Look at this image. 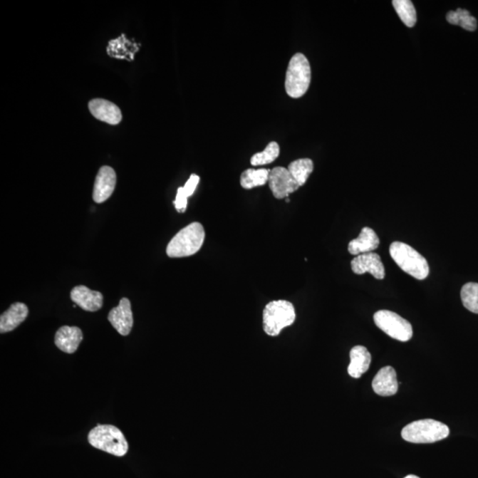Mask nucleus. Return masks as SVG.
<instances>
[{"label": "nucleus", "instance_id": "obj_1", "mask_svg": "<svg viewBox=\"0 0 478 478\" xmlns=\"http://www.w3.org/2000/svg\"><path fill=\"white\" fill-rule=\"evenodd\" d=\"M205 229L199 222H192L182 229L167 246V254L170 258L192 256L198 253L205 241Z\"/></svg>", "mask_w": 478, "mask_h": 478}, {"label": "nucleus", "instance_id": "obj_2", "mask_svg": "<svg viewBox=\"0 0 478 478\" xmlns=\"http://www.w3.org/2000/svg\"><path fill=\"white\" fill-rule=\"evenodd\" d=\"M390 254L396 264L417 280L425 279L430 274L426 259L413 247L402 242H393L390 246Z\"/></svg>", "mask_w": 478, "mask_h": 478}, {"label": "nucleus", "instance_id": "obj_3", "mask_svg": "<svg viewBox=\"0 0 478 478\" xmlns=\"http://www.w3.org/2000/svg\"><path fill=\"white\" fill-rule=\"evenodd\" d=\"M311 83V67L304 54L295 53L288 65L286 90L288 96L298 98L304 96Z\"/></svg>", "mask_w": 478, "mask_h": 478}, {"label": "nucleus", "instance_id": "obj_4", "mask_svg": "<svg viewBox=\"0 0 478 478\" xmlns=\"http://www.w3.org/2000/svg\"><path fill=\"white\" fill-rule=\"evenodd\" d=\"M88 441L90 446L118 457H123L129 450L125 437L114 425H98L89 432Z\"/></svg>", "mask_w": 478, "mask_h": 478}, {"label": "nucleus", "instance_id": "obj_5", "mask_svg": "<svg viewBox=\"0 0 478 478\" xmlns=\"http://www.w3.org/2000/svg\"><path fill=\"white\" fill-rule=\"evenodd\" d=\"M449 433L450 430L444 423L432 419H425L407 425L401 432V436L407 442L429 444L446 439Z\"/></svg>", "mask_w": 478, "mask_h": 478}, {"label": "nucleus", "instance_id": "obj_6", "mask_svg": "<svg viewBox=\"0 0 478 478\" xmlns=\"http://www.w3.org/2000/svg\"><path fill=\"white\" fill-rule=\"evenodd\" d=\"M296 320L294 306L290 301H274L264 310V330L270 337H276L284 328L289 327Z\"/></svg>", "mask_w": 478, "mask_h": 478}, {"label": "nucleus", "instance_id": "obj_7", "mask_svg": "<svg viewBox=\"0 0 478 478\" xmlns=\"http://www.w3.org/2000/svg\"><path fill=\"white\" fill-rule=\"evenodd\" d=\"M374 322L379 329L396 341L407 342L413 337L410 323L389 310H380L375 313Z\"/></svg>", "mask_w": 478, "mask_h": 478}, {"label": "nucleus", "instance_id": "obj_8", "mask_svg": "<svg viewBox=\"0 0 478 478\" xmlns=\"http://www.w3.org/2000/svg\"><path fill=\"white\" fill-rule=\"evenodd\" d=\"M269 189L277 199H287L288 197L301 187L291 176L286 167H276L270 170L269 177Z\"/></svg>", "mask_w": 478, "mask_h": 478}, {"label": "nucleus", "instance_id": "obj_9", "mask_svg": "<svg viewBox=\"0 0 478 478\" xmlns=\"http://www.w3.org/2000/svg\"><path fill=\"white\" fill-rule=\"evenodd\" d=\"M108 321L112 326L122 336L130 333L133 327V313L129 298L120 299L119 306L113 308L109 313Z\"/></svg>", "mask_w": 478, "mask_h": 478}, {"label": "nucleus", "instance_id": "obj_10", "mask_svg": "<svg viewBox=\"0 0 478 478\" xmlns=\"http://www.w3.org/2000/svg\"><path fill=\"white\" fill-rule=\"evenodd\" d=\"M353 272L356 275L370 273L375 279L382 280L385 276V269L380 256L375 253L360 254L351 261Z\"/></svg>", "mask_w": 478, "mask_h": 478}, {"label": "nucleus", "instance_id": "obj_11", "mask_svg": "<svg viewBox=\"0 0 478 478\" xmlns=\"http://www.w3.org/2000/svg\"><path fill=\"white\" fill-rule=\"evenodd\" d=\"M116 185V174L111 167H101L95 180L93 189L94 202L98 204L107 202L114 192Z\"/></svg>", "mask_w": 478, "mask_h": 478}, {"label": "nucleus", "instance_id": "obj_12", "mask_svg": "<svg viewBox=\"0 0 478 478\" xmlns=\"http://www.w3.org/2000/svg\"><path fill=\"white\" fill-rule=\"evenodd\" d=\"M89 110L95 118L111 125H118L123 119L122 112L118 105L103 98L90 100Z\"/></svg>", "mask_w": 478, "mask_h": 478}, {"label": "nucleus", "instance_id": "obj_13", "mask_svg": "<svg viewBox=\"0 0 478 478\" xmlns=\"http://www.w3.org/2000/svg\"><path fill=\"white\" fill-rule=\"evenodd\" d=\"M71 297L76 305L85 311L96 312L103 306V295L100 291H91L86 286L73 288Z\"/></svg>", "mask_w": 478, "mask_h": 478}, {"label": "nucleus", "instance_id": "obj_14", "mask_svg": "<svg viewBox=\"0 0 478 478\" xmlns=\"http://www.w3.org/2000/svg\"><path fill=\"white\" fill-rule=\"evenodd\" d=\"M372 388L378 395L393 396L398 392V381L395 370L393 367L382 368L372 382Z\"/></svg>", "mask_w": 478, "mask_h": 478}, {"label": "nucleus", "instance_id": "obj_15", "mask_svg": "<svg viewBox=\"0 0 478 478\" xmlns=\"http://www.w3.org/2000/svg\"><path fill=\"white\" fill-rule=\"evenodd\" d=\"M83 341V332L78 327L63 326L56 332V345L66 353H74Z\"/></svg>", "mask_w": 478, "mask_h": 478}, {"label": "nucleus", "instance_id": "obj_16", "mask_svg": "<svg viewBox=\"0 0 478 478\" xmlns=\"http://www.w3.org/2000/svg\"><path fill=\"white\" fill-rule=\"evenodd\" d=\"M28 315V308L26 305L21 302L14 303L0 317V332L6 333L16 329L26 320Z\"/></svg>", "mask_w": 478, "mask_h": 478}, {"label": "nucleus", "instance_id": "obj_17", "mask_svg": "<svg viewBox=\"0 0 478 478\" xmlns=\"http://www.w3.org/2000/svg\"><path fill=\"white\" fill-rule=\"evenodd\" d=\"M379 240L377 233L373 229L364 227L361 229L358 238L353 239L348 244L350 254L358 256L360 254L371 253L379 246Z\"/></svg>", "mask_w": 478, "mask_h": 478}, {"label": "nucleus", "instance_id": "obj_18", "mask_svg": "<svg viewBox=\"0 0 478 478\" xmlns=\"http://www.w3.org/2000/svg\"><path fill=\"white\" fill-rule=\"evenodd\" d=\"M348 374L353 378H360L367 372L371 363V355L363 345H356L350 352Z\"/></svg>", "mask_w": 478, "mask_h": 478}, {"label": "nucleus", "instance_id": "obj_19", "mask_svg": "<svg viewBox=\"0 0 478 478\" xmlns=\"http://www.w3.org/2000/svg\"><path fill=\"white\" fill-rule=\"evenodd\" d=\"M137 50V46H133V43L124 35L109 42V46L108 47L109 56L130 61L133 60L134 54Z\"/></svg>", "mask_w": 478, "mask_h": 478}, {"label": "nucleus", "instance_id": "obj_20", "mask_svg": "<svg viewBox=\"0 0 478 478\" xmlns=\"http://www.w3.org/2000/svg\"><path fill=\"white\" fill-rule=\"evenodd\" d=\"M269 170L248 169L241 175L240 185L244 189H246L264 186L269 182Z\"/></svg>", "mask_w": 478, "mask_h": 478}, {"label": "nucleus", "instance_id": "obj_21", "mask_svg": "<svg viewBox=\"0 0 478 478\" xmlns=\"http://www.w3.org/2000/svg\"><path fill=\"white\" fill-rule=\"evenodd\" d=\"M291 176L299 186H303L308 181L313 170V162L310 159H298L291 162L287 167Z\"/></svg>", "mask_w": 478, "mask_h": 478}, {"label": "nucleus", "instance_id": "obj_22", "mask_svg": "<svg viewBox=\"0 0 478 478\" xmlns=\"http://www.w3.org/2000/svg\"><path fill=\"white\" fill-rule=\"evenodd\" d=\"M393 6L402 23L408 28H413L417 21V10L413 2L410 0H393Z\"/></svg>", "mask_w": 478, "mask_h": 478}, {"label": "nucleus", "instance_id": "obj_23", "mask_svg": "<svg viewBox=\"0 0 478 478\" xmlns=\"http://www.w3.org/2000/svg\"><path fill=\"white\" fill-rule=\"evenodd\" d=\"M447 21L452 25H459L468 31H475L477 28V21L468 10L459 9L450 11L447 14Z\"/></svg>", "mask_w": 478, "mask_h": 478}, {"label": "nucleus", "instance_id": "obj_24", "mask_svg": "<svg viewBox=\"0 0 478 478\" xmlns=\"http://www.w3.org/2000/svg\"><path fill=\"white\" fill-rule=\"evenodd\" d=\"M280 155L279 145L273 141L266 147L264 151L255 153L251 158V166H264L272 163L279 158Z\"/></svg>", "mask_w": 478, "mask_h": 478}, {"label": "nucleus", "instance_id": "obj_25", "mask_svg": "<svg viewBox=\"0 0 478 478\" xmlns=\"http://www.w3.org/2000/svg\"><path fill=\"white\" fill-rule=\"evenodd\" d=\"M461 298L463 306L469 311L478 313V284L468 283L462 288Z\"/></svg>", "mask_w": 478, "mask_h": 478}, {"label": "nucleus", "instance_id": "obj_26", "mask_svg": "<svg viewBox=\"0 0 478 478\" xmlns=\"http://www.w3.org/2000/svg\"><path fill=\"white\" fill-rule=\"evenodd\" d=\"M187 200L188 197L186 196L184 192V188H178L176 200L174 202L175 207H176L177 212H180V213H184V212H185L186 207H187Z\"/></svg>", "mask_w": 478, "mask_h": 478}, {"label": "nucleus", "instance_id": "obj_27", "mask_svg": "<svg viewBox=\"0 0 478 478\" xmlns=\"http://www.w3.org/2000/svg\"><path fill=\"white\" fill-rule=\"evenodd\" d=\"M199 182V177L197 175H192L191 177L189 178V180L186 182L185 185L184 186V192L186 196L191 197L193 193H194L197 186H198Z\"/></svg>", "mask_w": 478, "mask_h": 478}, {"label": "nucleus", "instance_id": "obj_28", "mask_svg": "<svg viewBox=\"0 0 478 478\" xmlns=\"http://www.w3.org/2000/svg\"><path fill=\"white\" fill-rule=\"evenodd\" d=\"M405 478H420V477H418L417 476H415V475H408Z\"/></svg>", "mask_w": 478, "mask_h": 478}, {"label": "nucleus", "instance_id": "obj_29", "mask_svg": "<svg viewBox=\"0 0 478 478\" xmlns=\"http://www.w3.org/2000/svg\"><path fill=\"white\" fill-rule=\"evenodd\" d=\"M286 202H290V199H286Z\"/></svg>", "mask_w": 478, "mask_h": 478}]
</instances>
